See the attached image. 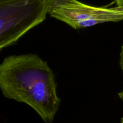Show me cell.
<instances>
[{
    "label": "cell",
    "instance_id": "cell-1",
    "mask_svg": "<svg viewBox=\"0 0 123 123\" xmlns=\"http://www.w3.org/2000/svg\"><path fill=\"white\" fill-rule=\"evenodd\" d=\"M0 89L4 97L30 106L46 123H53L61 103L53 70L35 54L4 59L0 64Z\"/></svg>",
    "mask_w": 123,
    "mask_h": 123
},
{
    "label": "cell",
    "instance_id": "cell-2",
    "mask_svg": "<svg viewBox=\"0 0 123 123\" xmlns=\"http://www.w3.org/2000/svg\"><path fill=\"white\" fill-rule=\"evenodd\" d=\"M51 0H0V52L42 23Z\"/></svg>",
    "mask_w": 123,
    "mask_h": 123
},
{
    "label": "cell",
    "instance_id": "cell-3",
    "mask_svg": "<svg viewBox=\"0 0 123 123\" xmlns=\"http://www.w3.org/2000/svg\"><path fill=\"white\" fill-rule=\"evenodd\" d=\"M48 14L75 30L123 21V10L95 7L78 0H51Z\"/></svg>",
    "mask_w": 123,
    "mask_h": 123
},
{
    "label": "cell",
    "instance_id": "cell-4",
    "mask_svg": "<svg viewBox=\"0 0 123 123\" xmlns=\"http://www.w3.org/2000/svg\"><path fill=\"white\" fill-rule=\"evenodd\" d=\"M119 65H120L121 69L123 71V44L121 47V50L120 53V59H119ZM118 97L119 98L123 101V90L121 92H119L118 94Z\"/></svg>",
    "mask_w": 123,
    "mask_h": 123
},
{
    "label": "cell",
    "instance_id": "cell-5",
    "mask_svg": "<svg viewBox=\"0 0 123 123\" xmlns=\"http://www.w3.org/2000/svg\"><path fill=\"white\" fill-rule=\"evenodd\" d=\"M117 7L123 10V0H114Z\"/></svg>",
    "mask_w": 123,
    "mask_h": 123
},
{
    "label": "cell",
    "instance_id": "cell-6",
    "mask_svg": "<svg viewBox=\"0 0 123 123\" xmlns=\"http://www.w3.org/2000/svg\"><path fill=\"white\" fill-rule=\"evenodd\" d=\"M121 123H123V117L121 118Z\"/></svg>",
    "mask_w": 123,
    "mask_h": 123
}]
</instances>
